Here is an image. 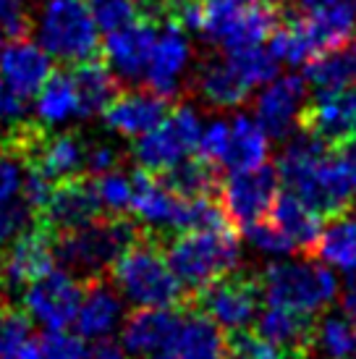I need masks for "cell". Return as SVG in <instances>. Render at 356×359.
Listing matches in <instances>:
<instances>
[{
	"mask_svg": "<svg viewBox=\"0 0 356 359\" xmlns=\"http://www.w3.org/2000/svg\"><path fill=\"white\" fill-rule=\"evenodd\" d=\"M113 286L134 307L176 309L189 302L168 265L158 233H139L113 262Z\"/></svg>",
	"mask_w": 356,
	"mask_h": 359,
	"instance_id": "obj_1",
	"label": "cell"
},
{
	"mask_svg": "<svg viewBox=\"0 0 356 359\" xmlns=\"http://www.w3.org/2000/svg\"><path fill=\"white\" fill-rule=\"evenodd\" d=\"M286 11L280 0H199L197 34L226 53L247 50L270 40Z\"/></svg>",
	"mask_w": 356,
	"mask_h": 359,
	"instance_id": "obj_2",
	"label": "cell"
},
{
	"mask_svg": "<svg viewBox=\"0 0 356 359\" xmlns=\"http://www.w3.org/2000/svg\"><path fill=\"white\" fill-rule=\"evenodd\" d=\"M165 257L189 302L238 265L236 231H181L165 244Z\"/></svg>",
	"mask_w": 356,
	"mask_h": 359,
	"instance_id": "obj_3",
	"label": "cell"
},
{
	"mask_svg": "<svg viewBox=\"0 0 356 359\" xmlns=\"http://www.w3.org/2000/svg\"><path fill=\"white\" fill-rule=\"evenodd\" d=\"M32 32L50 58L76 66L95 58L100 29L87 0H42L32 13Z\"/></svg>",
	"mask_w": 356,
	"mask_h": 359,
	"instance_id": "obj_4",
	"label": "cell"
},
{
	"mask_svg": "<svg viewBox=\"0 0 356 359\" xmlns=\"http://www.w3.org/2000/svg\"><path fill=\"white\" fill-rule=\"evenodd\" d=\"M139 233H142L139 226L126 215L100 218L84 229L58 233L55 236V257L74 276L100 278L105 270L113 268L121 252L126 250Z\"/></svg>",
	"mask_w": 356,
	"mask_h": 359,
	"instance_id": "obj_5",
	"label": "cell"
},
{
	"mask_svg": "<svg viewBox=\"0 0 356 359\" xmlns=\"http://www.w3.org/2000/svg\"><path fill=\"white\" fill-rule=\"evenodd\" d=\"M259 289L267 304L315 318L338 297V278L325 265L317 262L280 259L267 265L259 276Z\"/></svg>",
	"mask_w": 356,
	"mask_h": 359,
	"instance_id": "obj_6",
	"label": "cell"
},
{
	"mask_svg": "<svg viewBox=\"0 0 356 359\" xmlns=\"http://www.w3.org/2000/svg\"><path fill=\"white\" fill-rule=\"evenodd\" d=\"M205 123L199 113L186 102H178L176 108L168 110V116L160 121L155 129L137 137L134 142V160L142 170L149 173H165L173 165H178L189 152L197 150Z\"/></svg>",
	"mask_w": 356,
	"mask_h": 359,
	"instance_id": "obj_7",
	"label": "cell"
},
{
	"mask_svg": "<svg viewBox=\"0 0 356 359\" xmlns=\"http://www.w3.org/2000/svg\"><path fill=\"white\" fill-rule=\"evenodd\" d=\"M259 278L249 273H228L194 297L197 304L218 328L228 333L247 330L259 315Z\"/></svg>",
	"mask_w": 356,
	"mask_h": 359,
	"instance_id": "obj_8",
	"label": "cell"
},
{
	"mask_svg": "<svg viewBox=\"0 0 356 359\" xmlns=\"http://www.w3.org/2000/svg\"><path fill=\"white\" fill-rule=\"evenodd\" d=\"M81 297L84 283L71 270L50 268L24 289V312L48 330L69 328L76 320Z\"/></svg>",
	"mask_w": 356,
	"mask_h": 359,
	"instance_id": "obj_9",
	"label": "cell"
},
{
	"mask_svg": "<svg viewBox=\"0 0 356 359\" xmlns=\"http://www.w3.org/2000/svg\"><path fill=\"white\" fill-rule=\"evenodd\" d=\"M278 184H280L278 168L262 163L257 168L236 170L226 181H220L218 200L226 208L228 218L244 229L254 220H262V215L273 210Z\"/></svg>",
	"mask_w": 356,
	"mask_h": 359,
	"instance_id": "obj_10",
	"label": "cell"
},
{
	"mask_svg": "<svg viewBox=\"0 0 356 359\" xmlns=\"http://www.w3.org/2000/svg\"><path fill=\"white\" fill-rule=\"evenodd\" d=\"M53 259H55V233L34 220L29 229L21 231L0 252V278L6 289H27L32 280H37L53 268Z\"/></svg>",
	"mask_w": 356,
	"mask_h": 359,
	"instance_id": "obj_11",
	"label": "cell"
},
{
	"mask_svg": "<svg viewBox=\"0 0 356 359\" xmlns=\"http://www.w3.org/2000/svg\"><path fill=\"white\" fill-rule=\"evenodd\" d=\"M158 21L147 13H142L137 21H131L121 29L110 32L105 37V63L116 74V79L126 84L144 81L155 42H158Z\"/></svg>",
	"mask_w": 356,
	"mask_h": 359,
	"instance_id": "obj_12",
	"label": "cell"
},
{
	"mask_svg": "<svg viewBox=\"0 0 356 359\" xmlns=\"http://www.w3.org/2000/svg\"><path fill=\"white\" fill-rule=\"evenodd\" d=\"M100 218H102V202L97 197V187L84 176L58 181L48 205L37 212V223L53 231L55 236L84 229Z\"/></svg>",
	"mask_w": 356,
	"mask_h": 359,
	"instance_id": "obj_13",
	"label": "cell"
},
{
	"mask_svg": "<svg viewBox=\"0 0 356 359\" xmlns=\"http://www.w3.org/2000/svg\"><path fill=\"white\" fill-rule=\"evenodd\" d=\"M307 108V84L296 74L275 76L254 100V118L267 140H288L301 123Z\"/></svg>",
	"mask_w": 356,
	"mask_h": 359,
	"instance_id": "obj_14",
	"label": "cell"
},
{
	"mask_svg": "<svg viewBox=\"0 0 356 359\" xmlns=\"http://www.w3.org/2000/svg\"><path fill=\"white\" fill-rule=\"evenodd\" d=\"M194 58V48L186 37V29H181L176 21H163V29L158 32V42L149 60L147 84L149 92H155L163 100H176L184 92V76Z\"/></svg>",
	"mask_w": 356,
	"mask_h": 359,
	"instance_id": "obj_15",
	"label": "cell"
},
{
	"mask_svg": "<svg viewBox=\"0 0 356 359\" xmlns=\"http://www.w3.org/2000/svg\"><path fill=\"white\" fill-rule=\"evenodd\" d=\"M131 184H134L131 210L144 226H149L158 236L160 231H181L184 208H186L184 197L173 194L158 173H149L142 168L131 176Z\"/></svg>",
	"mask_w": 356,
	"mask_h": 359,
	"instance_id": "obj_16",
	"label": "cell"
},
{
	"mask_svg": "<svg viewBox=\"0 0 356 359\" xmlns=\"http://www.w3.org/2000/svg\"><path fill=\"white\" fill-rule=\"evenodd\" d=\"M53 74V58L37 42L27 37H16L0 50V79L13 95L27 100L37 95L40 87Z\"/></svg>",
	"mask_w": 356,
	"mask_h": 359,
	"instance_id": "obj_17",
	"label": "cell"
},
{
	"mask_svg": "<svg viewBox=\"0 0 356 359\" xmlns=\"http://www.w3.org/2000/svg\"><path fill=\"white\" fill-rule=\"evenodd\" d=\"M152 359H228V339L207 315H178L176 328Z\"/></svg>",
	"mask_w": 356,
	"mask_h": 359,
	"instance_id": "obj_18",
	"label": "cell"
},
{
	"mask_svg": "<svg viewBox=\"0 0 356 359\" xmlns=\"http://www.w3.org/2000/svg\"><path fill=\"white\" fill-rule=\"evenodd\" d=\"M286 19L294 24L299 40L307 48L309 58H315L320 53L336 48L341 42L351 40L356 34V8H351L346 3L307 11L304 16H291V13H286Z\"/></svg>",
	"mask_w": 356,
	"mask_h": 359,
	"instance_id": "obj_19",
	"label": "cell"
},
{
	"mask_svg": "<svg viewBox=\"0 0 356 359\" xmlns=\"http://www.w3.org/2000/svg\"><path fill=\"white\" fill-rule=\"evenodd\" d=\"M301 126L330 144L356 134V84L341 92H317L304 108Z\"/></svg>",
	"mask_w": 356,
	"mask_h": 359,
	"instance_id": "obj_20",
	"label": "cell"
},
{
	"mask_svg": "<svg viewBox=\"0 0 356 359\" xmlns=\"http://www.w3.org/2000/svg\"><path fill=\"white\" fill-rule=\"evenodd\" d=\"M168 110L170 102L158 97L155 92H126L102 110V121L110 131L137 140L149 129H155L168 116Z\"/></svg>",
	"mask_w": 356,
	"mask_h": 359,
	"instance_id": "obj_21",
	"label": "cell"
},
{
	"mask_svg": "<svg viewBox=\"0 0 356 359\" xmlns=\"http://www.w3.org/2000/svg\"><path fill=\"white\" fill-rule=\"evenodd\" d=\"M123 318V302L113 283H105V278H89L84 283V297H81L79 312L74 325L84 339L102 341L108 339L113 330L118 328Z\"/></svg>",
	"mask_w": 356,
	"mask_h": 359,
	"instance_id": "obj_22",
	"label": "cell"
},
{
	"mask_svg": "<svg viewBox=\"0 0 356 359\" xmlns=\"http://www.w3.org/2000/svg\"><path fill=\"white\" fill-rule=\"evenodd\" d=\"M254 323H257V333L262 339L278 344L294 359H304L309 351L315 349L317 323L312 315H301L294 309L267 304Z\"/></svg>",
	"mask_w": 356,
	"mask_h": 359,
	"instance_id": "obj_23",
	"label": "cell"
},
{
	"mask_svg": "<svg viewBox=\"0 0 356 359\" xmlns=\"http://www.w3.org/2000/svg\"><path fill=\"white\" fill-rule=\"evenodd\" d=\"M87 160V142L76 131H60V134H42V140L34 144L27 163L37 165L50 179L66 181L81 176Z\"/></svg>",
	"mask_w": 356,
	"mask_h": 359,
	"instance_id": "obj_24",
	"label": "cell"
},
{
	"mask_svg": "<svg viewBox=\"0 0 356 359\" xmlns=\"http://www.w3.org/2000/svg\"><path fill=\"white\" fill-rule=\"evenodd\" d=\"M176 323L178 315L173 309L139 307L121 325V346L131 357L152 359L160 351V346L168 341Z\"/></svg>",
	"mask_w": 356,
	"mask_h": 359,
	"instance_id": "obj_25",
	"label": "cell"
},
{
	"mask_svg": "<svg viewBox=\"0 0 356 359\" xmlns=\"http://www.w3.org/2000/svg\"><path fill=\"white\" fill-rule=\"evenodd\" d=\"M267 134L257 123V118H249L244 113H238L228 121L226 147L220 155L218 165L226 170L236 173V170L257 168L267 160Z\"/></svg>",
	"mask_w": 356,
	"mask_h": 359,
	"instance_id": "obj_26",
	"label": "cell"
},
{
	"mask_svg": "<svg viewBox=\"0 0 356 359\" xmlns=\"http://www.w3.org/2000/svg\"><path fill=\"white\" fill-rule=\"evenodd\" d=\"M304 79L317 92H341L356 84V34L304 63Z\"/></svg>",
	"mask_w": 356,
	"mask_h": 359,
	"instance_id": "obj_27",
	"label": "cell"
},
{
	"mask_svg": "<svg viewBox=\"0 0 356 359\" xmlns=\"http://www.w3.org/2000/svg\"><path fill=\"white\" fill-rule=\"evenodd\" d=\"M194 87L202 95V100L212 108H238L241 102H247L252 92V87L238 76V71L228 58L205 60L197 71Z\"/></svg>",
	"mask_w": 356,
	"mask_h": 359,
	"instance_id": "obj_28",
	"label": "cell"
},
{
	"mask_svg": "<svg viewBox=\"0 0 356 359\" xmlns=\"http://www.w3.org/2000/svg\"><path fill=\"white\" fill-rule=\"evenodd\" d=\"M71 81H74L76 95H79L81 118L97 116V113L102 116V110L121 95L116 74L110 71L105 60L97 58H87L76 63L74 71H71Z\"/></svg>",
	"mask_w": 356,
	"mask_h": 359,
	"instance_id": "obj_29",
	"label": "cell"
},
{
	"mask_svg": "<svg viewBox=\"0 0 356 359\" xmlns=\"http://www.w3.org/2000/svg\"><path fill=\"white\" fill-rule=\"evenodd\" d=\"M273 220L275 226L288 236V241L301 252H315L320 233H322V215L304 205L294 191L278 194L273 205Z\"/></svg>",
	"mask_w": 356,
	"mask_h": 359,
	"instance_id": "obj_30",
	"label": "cell"
},
{
	"mask_svg": "<svg viewBox=\"0 0 356 359\" xmlns=\"http://www.w3.org/2000/svg\"><path fill=\"white\" fill-rule=\"evenodd\" d=\"M34 110H37V118H40V123L45 129L66 126L69 121L81 118L79 95H76L74 81H71V74L53 71L48 76V81L37 92Z\"/></svg>",
	"mask_w": 356,
	"mask_h": 359,
	"instance_id": "obj_31",
	"label": "cell"
},
{
	"mask_svg": "<svg viewBox=\"0 0 356 359\" xmlns=\"http://www.w3.org/2000/svg\"><path fill=\"white\" fill-rule=\"evenodd\" d=\"M163 184L168 187L173 194L184 197V200H194V197H218L220 179L218 165H212L205 158H184L178 165L170 170L160 173Z\"/></svg>",
	"mask_w": 356,
	"mask_h": 359,
	"instance_id": "obj_32",
	"label": "cell"
},
{
	"mask_svg": "<svg viewBox=\"0 0 356 359\" xmlns=\"http://www.w3.org/2000/svg\"><path fill=\"white\" fill-rule=\"evenodd\" d=\"M312 255L343 273H356V212L336 215V220L322 229Z\"/></svg>",
	"mask_w": 356,
	"mask_h": 359,
	"instance_id": "obj_33",
	"label": "cell"
},
{
	"mask_svg": "<svg viewBox=\"0 0 356 359\" xmlns=\"http://www.w3.org/2000/svg\"><path fill=\"white\" fill-rule=\"evenodd\" d=\"M315 344L325 359H354L356 354V325L346 315L330 312L325 320L317 325Z\"/></svg>",
	"mask_w": 356,
	"mask_h": 359,
	"instance_id": "obj_34",
	"label": "cell"
},
{
	"mask_svg": "<svg viewBox=\"0 0 356 359\" xmlns=\"http://www.w3.org/2000/svg\"><path fill=\"white\" fill-rule=\"evenodd\" d=\"M226 58L233 63L238 76L247 81L252 90L254 87H265L267 81H273L278 76V69H280V60L265 45H254V48H247V50L226 53Z\"/></svg>",
	"mask_w": 356,
	"mask_h": 359,
	"instance_id": "obj_35",
	"label": "cell"
},
{
	"mask_svg": "<svg viewBox=\"0 0 356 359\" xmlns=\"http://www.w3.org/2000/svg\"><path fill=\"white\" fill-rule=\"evenodd\" d=\"M27 155L16 142L0 140V205L13 202L24 187Z\"/></svg>",
	"mask_w": 356,
	"mask_h": 359,
	"instance_id": "obj_36",
	"label": "cell"
},
{
	"mask_svg": "<svg viewBox=\"0 0 356 359\" xmlns=\"http://www.w3.org/2000/svg\"><path fill=\"white\" fill-rule=\"evenodd\" d=\"M87 6L92 11V19L97 24V29L105 34L121 29V27H126L142 16L137 0H87Z\"/></svg>",
	"mask_w": 356,
	"mask_h": 359,
	"instance_id": "obj_37",
	"label": "cell"
},
{
	"mask_svg": "<svg viewBox=\"0 0 356 359\" xmlns=\"http://www.w3.org/2000/svg\"><path fill=\"white\" fill-rule=\"evenodd\" d=\"M228 359H294L278 344L262 339L259 333L238 330L228 339Z\"/></svg>",
	"mask_w": 356,
	"mask_h": 359,
	"instance_id": "obj_38",
	"label": "cell"
},
{
	"mask_svg": "<svg viewBox=\"0 0 356 359\" xmlns=\"http://www.w3.org/2000/svg\"><path fill=\"white\" fill-rule=\"evenodd\" d=\"M95 187H97L102 210H110V215H123L126 208H131V194H134L131 176L121 173V170H110V173L97 176Z\"/></svg>",
	"mask_w": 356,
	"mask_h": 359,
	"instance_id": "obj_39",
	"label": "cell"
},
{
	"mask_svg": "<svg viewBox=\"0 0 356 359\" xmlns=\"http://www.w3.org/2000/svg\"><path fill=\"white\" fill-rule=\"evenodd\" d=\"M32 341V320L24 309L0 307V359Z\"/></svg>",
	"mask_w": 356,
	"mask_h": 359,
	"instance_id": "obj_40",
	"label": "cell"
},
{
	"mask_svg": "<svg viewBox=\"0 0 356 359\" xmlns=\"http://www.w3.org/2000/svg\"><path fill=\"white\" fill-rule=\"evenodd\" d=\"M37 346H40L42 359H89L92 357V351H89L87 344H84V336L69 333L66 328L48 330Z\"/></svg>",
	"mask_w": 356,
	"mask_h": 359,
	"instance_id": "obj_41",
	"label": "cell"
},
{
	"mask_svg": "<svg viewBox=\"0 0 356 359\" xmlns=\"http://www.w3.org/2000/svg\"><path fill=\"white\" fill-rule=\"evenodd\" d=\"M244 233H247V241L254 250L262 252V255H270V257H286L288 252L296 250L275 223L254 220V223L244 226Z\"/></svg>",
	"mask_w": 356,
	"mask_h": 359,
	"instance_id": "obj_42",
	"label": "cell"
},
{
	"mask_svg": "<svg viewBox=\"0 0 356 359\" xmlns=\"http://www.w3.org/2000/svg\"><path fill=\"white\" fill-rule=\"evenodd\" d=\"M0 29L11 40L32 32V0H0Z\"/></svg>",
	"mask_w": 356,
	"mask_h": 359,
	"instance_id": "obj_43",
	"label": "cell"
},
{
	"mask_svg": "<svg viewBox=\"0 0 356 359\" xmlns=\"http://www.w3.org/2000/svg\"><path fill=\"white\" fill-rule=\"evenodd\" d=\"M32 226V210L24 200L3 202L0 205V252L19 236L24 229Z\"/></svg>",
	"mask_w": 356,
	"mask_h": 359,
	"instance_id": "obj_44",
	"label": "cell"
},
{
	"mask_svg": "<svg viewBox=\"0 0 356 359\" xmlns=\"http://www.w3.org/2000/svg\"><path fill=\"white\" fill-rule=\"evenodd\" d=\"M121 150L110 142H92L87 144V160H84V168L92 173V176H102V173H110V170H118L121 165Z\"/></svg>",
	"mask_w": 356,
	"mask_h": 359,
	"instance_id": "obj_45",
	"label": "cell"
},
{
	"mask_svg": "<svg viewBox=\"0 0 356 359\" xmlns=\"http://www.w3.org/2000/svg\"><path fill=\"white\" fill-rule=\"evenodd\" d=\"M3 359H42V354H40V346H37L34 341H27L24 346H19L16 351H11L8 357H3Z\"/></svg>",
	"mask_w": 356,
	"mask_h": 359,
	"instance_id": "obj_46",
	"label": "cell"
},
{
	"mask_svg": "<svg viewBox=\"0 0 356 359\" xmlns=\"http://www.w3.org/2000/svg\"><path fill=\"white\" fill-rule=\"evenodd\" d=\"M343 315L356 325V283H351L343 294Z\"/></svg>",
	"mask_w": 356,
	"mask_h": 359,
	"instance_id": "obj_47",
	"label": "cell"
},
{
	"mask_svg": "<svg viewBox=\"0 0 356 359\" xmlns=\"http://www.w3.org/2000/svg\"><path fill=\"white\" fill-rule=\"evenodd\" d=\"M137 3L144 6V13H147V8H149V16H152V19H158V16L163 19V13H165L170 0H137Z\"/></svg>",
	"mask_w": 356,
	"mask_h": 359,
	"instance_id": "obj_48",
	"label": "cell"
},
{
	"mask_svg": "<svg viewBox=\"0 0 356 359\" xmlns=\"http://www.w3.org/2000/svg\"><path fill=\"white\" fill-rule=\"evenodd\" d=\"M89 359H126V354L118 349V346H110V344H105V346H100L95 354Z\"/></svg>",
	"mask_w": 356,
	"mask_h": 359,
	"instance_id": "obj_49",
	"label": "cell"
},
{
	"mask_svg": "<svg viewBox=\"0 0 356 359\" xmlns=\"http://www.w3.org/2000/svg\"><path fill=\"white\" fill-rule=\"evenodd\" d=\"M3 294H6V283L0 278V307H6V304H3Z\"/></svg>",
	"mask_w": 356,
	"mask_h": 359,
	"instance_id": "obj_50",
	"label": "cell"
},
{
	"mask_svg": "<svg viewBox=\"0 0 356 359\" xmlns=\"http://www.w3.org/2000/svg\"><path fill=\"white\" fill-rule=\"evenodd\" d=\"M0 50H3V29H0Z\"/></svg>",
	"mask_w": 356,
	"mask_h": 359,
	"instance_id": "obj_51",
	"label": "cell"
},
{
	"mask_svg": "<svg viewBox=\"0 0 356 359\" xmlns=\"http://www.w3.org/2000/svg\"><path fill=\"white\" fill-rule=\"evenodd\" d=\"M354 359H356V354H354Z\"/></svg>",
	"mask_w": 356,
	"mask_h": 359,
	"instance_id": "obj_52",
	"label": "cell"
}]
</instances>
